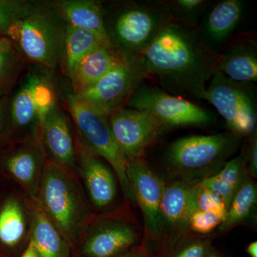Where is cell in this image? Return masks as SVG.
<instances>
[{"mask_svg":"<svg viewBox=\"0 0 257 257\" xmlns=\"http://www.w3.org/2000/svg\"><path fill=\"white\" fill-rule=\"evenodd\" d=\"M116 257H154L144 243Z\"/></svg>","mask_w":257,"mask_h":257,"instance_id":"cell-34","label":"cell"},{"mask_svg":"<svg viewBox=\"0 0 257 257\" xmlns=\"http://www.w3.org/2000/svg\"><path fill=\"white\" fill-rule=\"evenodd\" d=\"M14 45L6 37H0V84L13 72L17 63Z\"/></svg>","mask_w":257,"mask_h":257,"instance_id":"cell-32","label":"cell"},{"mask_svg":"<svg viewBox=\"0 0 257 257\" xmlns=\"http://www.w3.org/2000/svg\"><path fill=\"white\" fill-rule=\"evenodd\" d=\"M55 10L67 25L94 32L109 42L104 25V11L100 2L63 0L55 4Z\"/></svg>","mask_w":257,"mask_h":257,"instance_id":"cell-22","label":"cell"},{"mask_svg":"<svg viewBox=\"0 0 257 257\" xmlns=\"http://www.w3.org/2000/svg\"><path fill=\"white\" fill-rule=\"evenodd\" d=\"M67 101L80 137L79 141L107 162L116 176L125 199L135 204L126 176L128 162L115 141L108 118L91 107L77 94H69Z\"/></svg>","mask_w":257,"mask_h":257,"instance_id":"cell-6","label":"cell"},{"mask_svg":"<svg viewBox=\"0 0 257 257\" xmlns=\"http://www.w3.org/2000/svg\"><path fill=\"white\" fill-rule=\"evenodd\" d=\"M256 184L248 176L230 203L226 218L217 231L226 232L247 221L256 210Z\"/></svg>","mask_w":257,"mask_h":257,"instance_id":"cell-25","label":"cell"},{"mask_svg":"<svg viewBox=\"0 0 257 257\" xmlns=\"http://www.w3.org/2000/svg\"><path fill=\"white\" fill-rule=\"evenodd\" d=\"M126 176L143 215V243L152 253L161 239L160 204L165 182L145 158L128 161Z\"/></svg>","mask_w":257,"mask_h":257,"instance_id":"cell-10","label":"cell"},{"mask_svg":"<svg viewBox=\"0 0 257 257\" xmlns=\"http://www.w3.org/2000/svg\"><path fill=\"white\" fill-rule=\"evenodd\" d=\"M244 6L243 0H220L207 7L197 30L204 42L216 52L239 25Z\"/></svg>","mask_w":257,"mask_h":257,"instance_id":"cell-16","label":"cell"},{"mask_svg":"<svg viewBox=\"0 0 257 257\" xmlns=\"http://www.w3.org/2000/svg\"><path fill=\"white\" fill-rule=\"evenodd\" d=\"M43 150L38 144L24 145L5 159V170L36 199L45 161Z\"/></svg>","mask_w":257,"mask_h":257,"instance_id":"cell-19","label":"cell"},{"mask_svg":"<svg viewBox=\"0 0 257 257\" xmlns=\"http://www.w3.org/2000/svg\"><path fill=\"white\" fill-rule=\"evenodd\" d=\"M5 116L4 106H3V103L0 101V130L3 127V124H4Z\"/></svg>","mask_w":257,"mask_h":257,"instance_id":"cell-37","label":"cell"},{"mask_svg":"<svg viewBox=\"0 0 257 257\" xmlns=\"http://www.w3.org/2000/svg\"><path fill=\"white\" fill-rule=\"evenodd\" d=\"M197 210L210 211L217 214L225 219L227 207L216 193L199 184H195Z\"/></svg>","mask_w":257,"mask_h":257,"instance_id":"cell-31","label":"cell"},{"mask_svg":"<svg viewBox=\"0 0 257 257\" xmlns=\"http://www.w3.org/2000/svg\"><path fill=\"white\" fill-rule=\"evenodd\" d=\"M40 128L50 160L69 172L73 170L77 165V149L68 121L57 102L47 113Z\"/></svg>","mask_w":257,"mask_h":257,"instance_id":"cell-17","label":"cell"},{"mask_svg":"<svg viewBox=\"0 0 257 257\" xmlns=\"http://www.w3.org/2000/svg\"><path fill=\"white\" fill-rule=\"evenodd\" d=\"M223 221L224 219L216 213L196 210L189 219V231L198 236H209Z\"/></svg>","mask_w":257,"mask_h":257,"instance_id":"cell-30","label":"cell"},{"mask_svg":"<svg viewBox=\"0 0 257 257\" xmlns=\"http://www.w3.org/2000/svg\"><path fill=\"white\" fill-rule=\"evenodd\" d=\"M213 247L212 236L188 232L165 252L155 257H207Z\"/></svg>","mask_w":257,"mask_h":257,"instance_id":"cell-28","label":"cell"},{"mask_svg":"<svg viewBox=\"0 0 257 257\" xmlns=\"http://www.w3.org/2000/svg\"><path fill=\"white\" fill-rule=\"evenodd\" d=\"M218 54L197 29L172 22L154 39L140 60L147 77H156L165 92L202 99L216 69Z\"/></svg>","mask_w":257,"mask_h":257,"instance_id":"cell-1","label":"cell"},{"mask_svg":"<svg viewBox=\"0 0 257 257\" xmlns=\"http://www.w3.org/2000/svg\"><path fill=\"white\" fill-rule=\"evenodd\" d=\"M36 200L74 252L91 216L87 199L70 172L50 159L45 161Z\"/></svg>","mask_w":257,"mask_h":257,"instance_id":"cell-2","label":"cell"},{"mask_svg":"<svg viewBox=\"0 0 257 257\" xmlns=\"http://www.w3.org/2000/svg\"><path fill=\"white\" fill-rule=\"evenodd\" d=\"M245 251L250 257H257V241L248 243Z\"/></svg>","mask_w":257,"mask_h":257,"instance_id":"cell-36","label":"cell"},{"mask_svg":"<svg viewBox=\"0 0 257 257\" xmlns=\"http://www.w3.org/2000/svg\"><path fill=\"white\" fill-rule=\"evenodd\" d=\"M104 11L111 47L125 58H140L157 35L173 22L165 1L160 0L126 2Z\"/></svg>","mask_w":257,"mask_h":257,"instance_id":"cell-3","label":"cell"},{"mask_svg":"<svg viewBox=\"0 0 257 257\" xmlns=\"http://www.w3.org/2000/svg\"><path fill=\"white\" fill-rule=\"evenodd\" d=\"M76 149L77 167L89 200L97 210H104L116 200V176L110 166L79 140Z\"/></svg>","mask_w":257,"mask_h":257,"instance_id":"cell-15","label":"cell"},{"mask_svg":"<svg viewBox=\"0 0 257 257\" xmlns=\"http://www.w3.org/2000/svg\"><path fill=\"white\" fill-rule=\"evenodd\" d=\"M197 210L195 184L174 180L166 184L160 204L161 239L154 257L162 254L189 231L191 215Z\"/></svg>","mask_w":257,"mask_h":257,"instance_id":"cell-12","label":"cell"},{"mask_svg":"<svg viewBox=\"0 0 257 257\" xmlns=\"http://www.w3.org/2000/svg\"><path fill=\"white\" fill-rule=\"evenodd\" d=\"M248 138L247 145L242 153L248 175L254 179L257 177V130Z\"/></svg>","mask_w":257,"mask_h":257,"instance_id":"cell-33","label":"cell"},{"mask_svg":"<svg viewBox=\"0 0 257 257\" xmlns=\"http://www.w3.org/2000/svg\"><path fill=\"white\" fill-rule=\"evenodd\" d=\"M34 4L21 0H0V33L6 37L11 27L26 15Z\"/></svg>","mask_w":257,"mask_h":257,"instance_id":"cell-29","label":"cell"},{"mask_svg":"<svg viewBox=\"0 0 257 257\" xmlns=\"http://www.w3.org/2000/svg\"><path fill=\"white\" fill-rule=\"evenodd\" d=\"M140 226L118 216L89 221L79 245L81 257H116L143 243Z\"/></svg>","mask_w":257,"mask_h":257,"instance_id":"cell-11","label":"cell"},{"mask_svg":"<svg viewBox=\"0 0 257 257\" xmlns=\"http://www.w3.org/2000/svg\"><path fill=\"white\" fill-rule=\"evenodd\" d=\"M26 230V216L21 204L10 198L0 209V243L6 247H16L23 241Z\"/></svg>","mask_w":257,"mask_h":257,"instance_id":"cell-26","label":"cell"},{"mask_svg":"<svg viewBox=\"0 0 257 257\" xmlns=\"http://www.w3.org/2000/svg\"><path fill=\"white\" fill-rule=\"evenodd\" d=\"M216 69L226 77L251 85L257 81V47L252 40H241L218 54Z\"/></svg>","mask_w":257,"mask_h":257,"instance_id":"cell-18","label":"cell"},{"mask_svg":"<svg viewBox=\"0 0 257 257\" xmlns=\"http://www.w3.org/2000/svg\"><path fill=\"white\" fill-rule=\"evenodd\" d=\"M57 14L35 3L11 27L6 37L29 60L54 68L62 60L65 35Z\"/></svg>","mask_w":257,"mask_h":257,"instance_id":"cell-5","label":"cell"},{"mask_svg":"<svg viewBox=\"0 0 257 257\" xmlns=\"http://www.w3.org/2000/svg\"><path fill=\"white\" fill-rule=\"evenodd\" d=\"M108 120L115 141L127 162L145 158L147 150L167 130L152 115L131 108H121Z\"/></svg>","mask_w":257,"mask_h":257,"instance_id":"cell-13","label":"cell"},{"mask_svg":"<svg viewBox=\"0 0 257 257\" xmlns=\"http://www.w3.org/2000/svg\"><path fill=\"white\" fill-rule=\"evenodd\" d=\"M241 139L229 131L177 139L166 148V168L175 180L197 184L215 175L231 160Z\"/></svg>","mask_w":257,"mask_h":257,"instance_id":"cell-4","label":"cell"},{"mask_svg":"<svg viewBox=\"0 0 257 257\" xmlns=\"http://www.w3.org/2000/svg\"><path fill=\"white\" fill-rule=\"evenodd\" d=\"M251 86L234 82L216 69L202 97L216 108L229 131L241 138L256 130V104Z\"/></svg>","mask_w":257,"mask_h":257,"instance_id":"cell-8","label":"cell"},{"mask_svg":"<svg viewBox=\"0 0 257 257\" xmlns=\"http://www.w3.org/2000/svg\"><path fill=\"white\" fill-rule=\"evenodd\" d=\"M248 176L243 153L231 159L215 175L197 184L216 193L229 208L243 181Z\"/></svg>","mask_w":257,"mask_h":257,"instance_id":"cell-23","label":"cell"},{"mask_svg":"<svg viewBox=\"0 0 257 257\" xmlns=\"http://www.w3.org/2000/svg\"><path fill=\"white\" fill-rule=\"evenodd\" d=\"M20 257H40L39 253L37 252L36 248L34 246L32 241H29L28 244L27 245L25 251H23V254Z\"/></svg>","mask_w":257,"mask_h":257,"instance_id":"cell-35","label":"cell"},{"mask_svg":"<svg viewBox=\"0 0 257 257\" xmlns=\"http://www.w3.org/2000/svg\"><path fill=\"white\" fill-rule=\"evenodd\" d=\"M101 45L111 47L107 40L94 32L67 25L62 60H63L64 69L69 77L81 60Z\"/></svg>","mask_w":257,"mask_h":257,"instance_id":"cell-24","label":"cell"},{"mask_svg":"<svg viewBox=\"0 0 257 257\" xmlns=\"http://www.w3.org/2000/svg\"><path fill=\"white\" fill-rule=\"evenodd\" d=\"M121 59L112 47L101 45L81 60L71 74L74 94H78L97 82Z\"/></svg>","mask_w":257,"mask_h":257,"instance_id":"cell-21","label":"cell"},{"mask_svg":"<svg viewBox=\"0 0 257 257\" xmlns=\"http://www.w3.org/2000/svg\"><path fill=\"white\" fill-rule=\"evenodd\" d=\"M147 78L140 58L121 60L92 87L77 94L91 107L109 118L124 108L137 87Z\"/></svg>","mask_w":257,"mask_h":257,"instance_id":"cell-9","label":"cell"},{"mask_svg":"<svg viewBox=\"0 0 257 257\" xmlns=\"http://www.w3.org/2000/svg\"><path fill=\"white\" fill-rule=\"evenodd\" d=\"M56 102L51 83L45 77L31 74L13 98L10 111L13 124L22 128L35 124L41 128L45 116Z\"/></svg>","mask_w":257,"mask_h":257,"instance_id":"cell-14","label":"cell"},{"mask_svg":"<svg viewBox=\"0 0 257 257\" xmlns=\"http://www.w3.org/2000/svg\"><path fill=\"white\" fill-rule=\"evenodd\" d=\"M174 23L184 28L196 30L203 14L210 4L208 0H167Z\"/></svg>","mask_w":257,"mask_h":257,"instance_id":"cell-27","label":"cell"},{"mask_svg":"<svg viewBox=\"0 0 257 257\" xmlns=\"http://www.w3.org/2000/svg\"><path fill=\"white\" fill-rule=\"evenodd\" d=\"M31 221L30 241L40 257L72 256V246L42 210L36 199L32 202Z\"/></svg>","mask_w":257,"mask_h":257,"instance_id":"cell-20","label":"cell"},{"mask_svg":"<svg viewBox=\"0 0 257 257\" xmlns=\"http://www.w3.org/2000/svg\"><path fill=\"white\" fill-rule=\"evenodd\" d=\"M207 257H225L224 254L219 250L216 249L215 247H213Z\"/></svg>","mask_w":257,"mask_h":257,"instance_id":"cell-38","label":"cell"},{"mask_svg":"<svg viewBox=\"0 0 257 257\" xmlns=\"http://www.w3.org/2000/svg\"><path fill=\"white\" fill-rule=\"evenodd\" d=\"M128 107L145 111L160 121L166 130L178 126H207L214 124L215 115L202 106L172 95L160 87L142 82L126 103Z\"/></svg>","mask_w":257,"mask_h":257,"instance_id":"cell-7","label":"cell"}]
</instances>
